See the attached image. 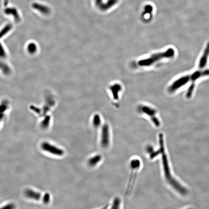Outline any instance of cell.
Instances as JSON below:
<instances>
[{
	"label": "cell",
	"instance_id": "obj_25",
	"mask_svg": "<svg viewBox=\"0 0 209 209\" xmlns=\"http://www.w3.org/2000/svg\"><path fill=\"white\" fill-rule=\"evenodd\" d=\"M15 207L14 205L13 204H7V206H6V207H4L3 208H6L8 209H12L14 208Z\"/></svg>",
	"mask_w": 209,
	"mask_h": 209
},
{
	"label": "cell",
	"instance_id": "obj_22",
	"mask_svg": "<svg viewBox=\"0 0 209 209\" xmlns=\"http://www.w3.org/2000/svg\"><path fill=\"white\" fill-rule=\"evenodd\" d=\"M120 204V200L116 198L114 201L112 205V208H117V207H119Z\"/></svg>",
	"mask_w": 209,
	"mask_h": 209
},
{
	"label": "cell",
	"instance_id": "obj_2",
	"mask_svg": "<svg viewBox=\"0 0 209 209\" xmlns=\"http://www.w3.org/2000/svg\"><path fill=\"white\" fill-rule=\"evenodd\" d=\"M175 52L173 48L168 49L166 51L153 54L147 58L140 60L138 62L139 66L149 67L155 65L162 59L172 58L174 56Z\"/></svg>",
	"mask_w": 209,
	"mask_h": 209
},
{
	"label": "cell",
	"instance_id": "obj_3",
	"mask_svg": "<svg viewBox=\"0 0 209 209\" xmlns=\"http://www.w3.org/2000/svg\"><path fill=\"white\" fill-rule=\"evenodd\" d=\"M141 162L139 160L134 159L132 160L130 162L131 173L129 178V182H128L126 194H127L131 191L135 183L137 173L140 168Z\"/></svg>",
	"mask_w": 209,
	"mask_h": 209
},
{
	"label": "cell",
	"instance_id": "obj_12",
	"mask_svg": "<svg viewBox=\"0 0 209 209\" xmlns=\"http://www.w3.org/2000/svg\"><path fill=\"white\" fill-rule=\"evenodd\" d=\"M13 28V26L11 24L8 23L6 24L3 28L0 30V40L2 39L5 36L10 33Z\"/></svg>",
	"mask_w": 209,
	"mask_h": 209
},
{
	"label": "cell",
	"instance_id": "obj_8",
	"mask_svg": "<svg viewBox=\"0 0 209 209\" xmlns=\"http://www.w3.org/2000/svg\"><path fill=\"white\" fill-rule=\"evenodd\" d=\"M209 56V42L207 43L202 55L199 59L198 63V68L201 69L207 65Z\"/></svg>",
	"mask_w": 209,
	"mask_h": 209
},
{
	"label": "cell",
	"instance_id": "obj_16",
	"mask_svg": "<svg viewBox=\"0 0 209 209\" xmlns=\"http://www.w3.org/2000/svg\"><path fill=\"white\" fill-rule=\"evenodd\" d=\"M27 51L30 54L36 53L37 50V47L34 43L31 42L29 44L27 47Z\"/></svg>",
	"mask_w": 209,
	"mask_h": 209
},
{
	"label": "cell",
	"instance_id": "obj_9",
	"mask_svg": "<svg viewBox=\"0 0 209 209\" xmlns=\"http://www.w3.org/2000/svg\"><path fill=\"white\" fill-rule=\"evenodd\" d=\"M32 7L35 10H38L42 14L48 15L50 13V9L49 7L44 4L34 2L32 4Z\"/></svg>",
	"mask_w": 209,
	"mask_h": 209
},
{
	"label": "cell",
	"instance_id": "obj_17",
	"mask_svg": "<svg viewBox=\"0 0 209 209\" xmlns=\"http://www.w3.org/2000/svg\"><path fill=\"white\" fill-rule=\"evenodd\" d=\"M9 108V103L8 101L6 100L3 101L0 103V113H5Z\"/></svg>",
	"mask_w": 209,
	"mask_h": 209
},
{
	"label": "cell",
	"instance_id": "obj_11",
	"mask_svg": "<svg viewBox=\"0 0 209 209\" xmlns=\"http://www.w3.org/2000/svg\"><path fill=\"white\" fill-rule=\"evenodd\" d=\"M119 0H108L106 2H104L99 7L101 10L103 11L109 10L114 6L118 2Z\"/></svg>",
	"mask_w": 209,
	"mask_h": 209
},
{
	"label": "cell",
	"instance_id": "obj_1",
	"mask_svg": "<svg viewBox=\"0 0 209 209\" xmlns=\"http://www.w3.org/2000/svg\"><path fill=\"white\" fill-rule=\"evenodd\" d=\"M159 142L160 147L157 153L158 155H161V161L163 168V171L166 181L168 183L170 184L175 190L178 191V193L183 195L187 194V190L182 186L181 185L179 182L175 179L172 175L171 172L170 166H169L168 160L167 155L165 153V149L164 137L162 134H160L159 136Z\"/></svg>",
	"mask_w": 209,
	"mask_h": 209
},
{
	"label": "cell",
	"instance_id": "obj_19",
	"mask_svg": "<svg viewBox=\"0 0 209 209\" xmlns=\"http://www.w3.org/2000/svg\"><path fill=\"white\" fill-rule=\"evenodd\" d=\"M153 10V8L152 6L148 5L146 6L144 8V15H149L152 13Z\"/></svg>",
	"mask_w": 209,
	"mask_h": 209
},
{
	"label": "cell",
	"instance_id": "obj_23",
	"mask_svg": "<svg viewBox=\"0 0 209 209\" xmlns=\"http://www.w3.org/2000/svg\"><path fill=\"white\" fill-rule=\"evenodd\" d=\"M49 119L48 118L46 119L42 123V126L44 128H46L48 127L49 123Z\"/></svg>",
	"mask_w": 209,
	"mask_h": 209
},
{
	"label": "cell",
	"instance_id": "obj_21",
	"mask_svg": "<svg viewBox=\"0 0 209 209\" xmlns=\"http://www.w3.org/2000/svg\"><path fill=\"white\" fill-rule=\"evenodd\" d=\"M50 195L48 193H45L44 194V197H43V202L44 203L47 204L50 201Z\"/></svg>",
	"mask_w": 209,
	"mask_h": 209
},
{
	"label": "cell",
	"instance_id": "obj_13",
	"mask_svg": "<svg viewBox=\"0 0 209 209\" xmlns=\"http://www.w3.org/2000/svg\"><path fill=\"white\" fill-rule=\"evenodd\" d=\"M101 156L98 155L94 156L93 157L91 158L88 161V164L91 167L97 165L100 161H101Z\"/></svg>",
	"mask_w": 209,
	"mask_h": 209
},
{
	"label": "cell",
	"instance_id": "obj_6",
	"mask_svg": "<svg viewBox=\"0 0 209 209\" xmlns=\"http://www.w3.org/2000/svg\"><path fill=\"white\" fill-rule=\"evenodd\" d=\"M4 14L7 16H11L13 18L15 22L19 23L20 21L21 18L17 9L14 7H7L4 9Z\"/></svg>",
	"mask_w": 209,
	"mask_h": 209
},
{
	"label": "cell",
	"instance_id": "obj_5",
	"mask_svg": "<svg viewBox=\"0 0 209 209\" xmlns=\"http://www.w3.org/2000/svg\"><path fill=\"white\" fill-rule=\"evenodd\" d=\"M41 147L44 151L53 155L61 156L64 154V151L62 149L47 142L43 143L41 145Z\"/></svg>",
	"mask_w": 209,
	"mask_h": 209
},
{
	"label": "cell",
	"instance_id": "obj_18",
	"mask_svg": "<svg viewBox=\"0 0 209 209\" xmlns=\"http://www.w3.org/2000/svg\"><path fill=\"white\" fill-rule=\"evenodd\" d=\"M7 57V53L2 44L0 42V58L5 59Z\"/></svg>",
	"mask_w": 209,
	"mask_h": 209
},
{
	"label": "cell",
	"instance_id": "obj_7",
	"mask_svg": "<svg viewBox=\"0 0 209 209\" xmlns=\"http://www.w3.org/2000/svg\"><path fill=\"white\" fill-rule=\"evenodd\" d=\"M109 129L107 124H105L102 127L101 135V144L104 147H107L110 142Z\"/></svg>",
	"mask_w": 209,
	"mask_h": 209
},
{
	"label": "cell",
	"instance_id": "obj_15",
	"mask_svg": "<svg viewBox=\"0 0 209 209\" xmlns=\"http://www.w3.org/2000/svg\"><path fill=\"white\" fill-rule=\"evenodd\" d=\"M0 70L4 74L8 75L11 73L10 66L6 64L1 61H0Z\"/></svg>",
	"mask_w": 209,
	"mask_h": 209
},
{
	"label": "cell",
	"instance_id": "obj_10",
	"mask_svg": "<svg viewBox=\"0 0 209 209\" xmlns=\"http://www.w3.org/2000/svg\"><path fill=\"white\" fill-rule=\"evenodd\" d=\"M26 196L30 199L39 200L41 198L40 193L34 191L30 189H28L25 191Z\"/></svg>",
	"mask_w": 209,
	"mask_h": 209
},
{
	"label": "cell",
	"instance_id": "obj_24",
	"mask_svg": "<svg viewBox=\"0 0 209 209\" xmlns=\"http://www.w3.org/2000/svg\"><path fill=\"white\" fill-rule=\"evenodd\" d=\"M96 6L99 8V7L103 4V0H94Z\"/></svg>",
	"mask_w": 209,
	"mask_h": 209
},
{
	"label": "cell",
	"instance_id": "obj_14",
	"mask_svg": "<svg viewBox=\"0 0 209 209\" xmlns=\"http://www.w3.org/2000/svg\"><path fill=\"white\" fill-rule=\"evenodd\" d=\"M111 88L114 98L115 100L118 99L119 95L118 94L119 91H120V89L121 88V86L118 84H115L114 85V86H111Z\"/></svg>",
	"mask_w": 209,
	"mask_h": 209
},
{
	"label": "cell",
	"instance_id": "obj_4",
	"mask_svg": "<svg viewBox=\"0 0 209 209\" xmlns=\"http://www.w3.org/2000/svg\"><path fill=\"white\" fill-rule=\"evenodd\" d=\"M138 110L140 112L142 113L143 114H145L149 117L155 126L157 127L160 126L161 123H160L159 119L156 115L157 111L153 109V108L151 107L148 106H144V105H141H141L139 107Z\"/></svg>",
	"mask_w": 209,
	"mask_h": 209
},
{
	"label": "cell",
	"instance_id": "obj_20",
	"mask_svg": "<svg viewBox=\"0 0 209 209\" xmlns=\"http://www.w3.org/2000/svg\"><path fill=\"white\" fill-rule=\"evenodd\" d=\"M94 117V120H93V123H94V126L98 127L100 126V120L98 115H96Z\"/></svg>",
	"mask_w": 209,
	"mask_h": 209
},
{
	"label": "cell",
	"instance_id": "obj_26",
	"mask_svg": "<svg viewBox=\"0 0 209 209\" xmlns=\"http://www.w3.org/2000/svg\"><path fill=\"white\" fill-rule=\"evenodd\" d=\"M4 117V113H0V123L3 119Z\"/></svg>",
	"mask_w": 209,
	"mask_h": 209
}]
</instances>
